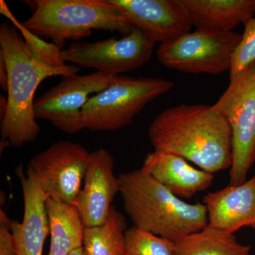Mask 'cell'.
<instances>
[{
	"instance_id": "8",
	"label": "cell",
	"mask_w": 255,
	"mask_h": 255,
	"mask_svg": "<svg viewBox=\"0 0 255 255\" xmlns=\"http://www.w3.org/2000/svg\"><path fill=\"white\" fill-rule=\"evenodd\" d=\"M91 158L92 152L80 144L59 140L33 156L28 169L47 198L75 204Z\"/></svg>"
},
{
	"instance_id": "3",
	"label": "cell",
	"mask_w": 255,
	"mask_h": 255,
	"mask_svg": "<svg viewBox=\"0 0 255 255\" xmlns=\"http://www.w3.org/2000/svg\"><path fill=\"white\" fill-rule=\"evenodd\" d=\"M124 208L134 227L177 241L208 225L204 204H188L143 169L119 176Z\"/></svg>"
},
{
	"instance_id": "14",
	"label": "cell",
	"mask_w": 255,
	"mask_h": 255,
	"mask_svg": "<svg viewBox=\"0 0 255 255\" xmlns=\"http://www.w3.org/2000/svg\"><path fill=\"white\" fill-rule=\"evenodd\" d=\"M208 226L234 233L243 227L255 228V175L240 185H228L204 196Z\"/></svg>"
},
{
	"instance_id": "9",
	"label": "cell",
	"mask_w": 255,
	"mask_h": 255,
	"mask_svg": "<svg viewBox=\"0 0 255 255\" xmlns=\"http://www.w3.org/2000/svg\"><path fill=\"white\" fill-rule=\"evenodd\" d=\"M117 76L96 71L89 75L62 77L59 83L35 101L36 119L48 121L68 134L81 131L85 129L82 109L92 97L112 85Z\"/></svg>"
},
{
	"instance_id": "5",
	"label": "cell",
	"mask_w": 255,
	"mask_h": 255,
	"mask_svg": "<svg viewBox=\"0 0 255 255\" xmlns=\"http://www.w3.org/2000/svg\"><path fill=\"white\" fill-rule=\"evenodd\" d=\"M174 87L173 82L164 79L118 75L112 85L92 97L82 109L84 128L95 132L123 128L149 103Z\"/></svg>"
},
{
	"instance_id": "20",
	"label": "cell",
	"mask_w": 255,
	"mask_h": 255,
	"mask_svg": "<svg viewBox=\"0 0 255 255\" xmlns=\"http://www.w3.org/2000/svg\"><path fill=\"white\" fill-rule=\"evenodd\" d=\"M0 11L1 14L11 19L14 23V27L20 31L28 48L37 60L52 68L63 69L69 66L68 64L62 60L60 56L61 50L63 49L58 45L53 43H48L46 40L40 38L23 27L22 23L18 21L13 16L2 0L0 1Z\"/></svg>"
},
{
	"instance_id": "23",
	"label": "cell",
	"mask_w": 255,
	"mask_h": 255,
	"mask_svg": "<svg viewBox=\"0 0 255 255\" xmlns=\"http://www.w3.org/2000/svg\"><path fill=\"white\" fill-rule=\"evenodd\" d=\"M10 221L4 211H0V255H18L10 228Z\"/></svg>"
},
{
	"instance_id": "16",
	"label": "cell",
	"mask_w": 255,
	"mask_h": 255,
	"mask_svg": "<svg viewBox=\"0 0 255 255\" xmlns=\"http://www.w3.org/2000/svg\"><path fill=\"white\" fill-rule=\"evenodd\" d=\"M198 29L233 31L254 17L255 0H182Z\"/></svg>"
},
{
	"instance_id": "17",
	"label": "cell",
	"mask_w": 255,
	"mask_h": 255,
	"mask_svg": "<svg viewBox=\"0 0 255 255\" xmlns=\"http://www.w3.org/2000/svg\"><path fill=\"white\" fill-rule=\"evenodd\" d=\"M46 210L50 234L48 255H69L82 248L85 226L76 206L48 198Z\"/></svg>"
},
{
	"instance_id": "13",
	"label": "cell",
	"mask_w": 255,
	"mask_h": 255,
	"mask_svg": "<svg viewBox=\"0 0 255 255\" xmlns=\"http://www.w3.org/2000/svg\"><path fill=\"white\" fill-rule=\"evenodd\" d=\"M23 198V216L21 223L10 221V228L18 255H43V246L50 233L46 210L48 198L39 183L22 165L16 169Z\"/></svg>"
},
{
	"instance_id": "7",
	"label": "cell",
	"mask_w": 255,
	"mask_h": 255,
	"mask_svg": "<svg viewBox=\"0 0 255 255\" xmlns=\"http://www.w3.org/2000/svg\"><path fill=\"white\" fill-rule=\"evenodd\" d=\"M241 38L236 32L196 28L160 44L156 54L159 63L167 68L185 73L219 75L231 70Z\"/></svg>"
},
{
	"instance_id": "1",
	"label": "cell",
	"mask_w": 255,
	"mask_h": 255,
	"mask_svg": "<svg viewBox=\"0 0 255 255\" xmlns=\"http://www.w3.org/2000/svg\"><path fill=\"white\" fill-rule=\"evenodd\" d=\"M148 136L154 151L180 156L210 173L232 164L231 128L213 105L167 109L150 124Z\"/></svg>"
},
{
	"instance_id": "15",
	"label": "cell",
	"mask_w": 255,
	"mask_h": 255,
	"mask_svg": "<svg viewBox=\"0 0 255 255\" xmlns=\"http://www.w3.org/2000/svg\"><path fill=\"white\" fill-rule=\"evenodd\" d=\"M141 169L180 199L206 190L214 179V174L194 168L180 156L157 151L145 156Z\"/></svg>"
},
{
	"instance_id": "24",
	"label": "cell",
	"mask_w": 255,
	"mask_h": 255,
	"mask_svg": "<svg viewBox=\"0 0 255 255\" xmlns=\"http://www.w3.org/2000/svg\"><path fill=\"white\" fill-rule=\"evenodd\" d=\"M8 80H9V75H8L7 67L3 55L0 53V85L1 89L5 92H7Z\"/></svg>"
},
{
	"instance_id": "12",
	"label": "cell",
	"mask_w": 255,
	"mask_h": 255,
	"mask_svg": "<svg viewBox=\"0 0 255 255\" xmlns=\"http://www.w3.org/2000/svg\"><path fill=\"white\" fill-rule=\"evenodd\" d=\"M114 157L106 149L92 152L83 185L75 204L85 227L105 222L114 198L120 192V182L119 177L114 175Z\"/></svg>"
},
{
	"instance_id": "10",
	"label": "cell",
	"mask_w": 255,
	"mask_h": 255,
	"mask_svg": "<svg viewBox=\"0 0 255 255\" xmlns=\"http://www.w3.org/2000/svg\"><path fill=\"white\" fill-rule=\"evenodd\" d=\"M155 43L140 30L133 28L122 38L116 37L95 42H73L61 50L66 63L101 73L119 75L140 68L150 60Z\"/></svg>"
},
{
	"instance_id": "25",
	"label": "cell",
	"mask_w": 255,
	"mask_h": 255,
	"mask_svg": "<svg viewBox=\"0 0 255 255\" xmlns=\"http://www.w3.org/2000/svg\"><path fill=\"white\" fill-rule=\"evenodd\" d=\"M69 255H84L83 249L80 248V249L75 250L73 252H72Z\"/></svg>"
},
{
	"instance_id": "6",
	"label": "cell",
	"mask_w": 255,
	"mask_h": 255,
	"mask_svg": "<svg viewBox=\"0 0 255 255\" xmlns=\"http://www.w3.org/2000/svg\"><path fill=\"white\" fill-rule=\"evenodd\" d=\"M213 107L227 119L232 132L230 185L246 182L255 162V61L236 76Z\"/></svg>"
},
{
	"instance_id": "4",
	"label": "cell",
	"mask_w": 255,
	"mask_h": 255,
	"mask_svg": "<svg viewBox=\"0 0 255 255\" xmlns=\"http://www.w3.org/2000/svg\"><path fill=\"white\" fill-rule=\"evenodd\" d=\"M32 11L23 27L64 49L68 41H80L95 30L127 36L133 27L109 0L25 1Z\"/></svg>"
},
{
	"instance_id": "22",
	"label": "cell",
	"mask_w": 255,
	"mask_h": 255,
	"mask_svg": "<svg viewBox=\"0 0 255 255\" xmlns=\"http://www.w3.org/2000/svg\"><path fill=\"white\" fill-rule=\"evenodd\" d=\"M241 41L233 54L229 71L230 79L243 71L255 61V16L245 23Z\"/></svg>"
},
{
	"instance_id": "19",
	"label": "cell",
	"mask_w": 255,
	"mask_h": 255,
	"mask_svg": "<svg viewBox=\"0 0 255 255\" xmlns=\"http://www.w3.org/2000/svg\"><path fill=\"white\" fill-rule=\"evenodd\" d=\"M127 228L124 215L112 206L102 224L85 227L84 255H126Z\"/></svg>"
},
{
	"instance_id": "2",
	"label": "cell",
	"mask_w": 255,
	"mask_h": 255,
	"mask_svg": "<svg viewBox=\"0 0 255 255\" xmlns=\"http://www.w3.org/2000/svg\"><path fill=\"white\" fill-rule=\"evenodd\" d=\"M0 53L7 67V107L1 119V142L21 147L34 141L41 131L34 113V96L43 80L76 75L75 65L52 68L37 60L21 33L6 23L0 25Z\"/></svg>"
},
{
	"instance_id": "18",
	"label": "cell",
	"mask_w": 255,
	"mask_h": 255,
	"mask_svg": "<svg viewBox=\"0 0 255 255\" xmlns=\"http://www.w3.org/2000/svg\"><path fill=\"white\" fill-rule=\"evenodd\" d=\"M175 255H250L251 247L238 243L234 233L206 226L174 242Z\"/></svg>"
},
{
	"instance_id": "21",
	"label": "cell",
	"mask_w": 255,
	"mask_h": 255,
	"mask_svg": "<svg viewBox=\"0 0 255 255\" xmlns=\"http://www.w3.org/2000/svg\"><path fill=\"white\" fill-rule=\"evenodd\" d=\"M126 255H175L174 242L132 226L126 231Z\"/></svg>"
},
{
	"instance_id": "11",
	"label": "cell",
	"mask_w": 255,
	"mask_h": 255,
	"mask_svg": "<svg viewBox=\"0 0 255 255\" xmlns=\"http://www.w3.org/2000/svg\"><path fill=\"white\" fill-rule=\"evenodd\" d=\"M132 27L160 44L190 31L193 25L182 0H109Z\"/></svg>"
}]
</instances>
